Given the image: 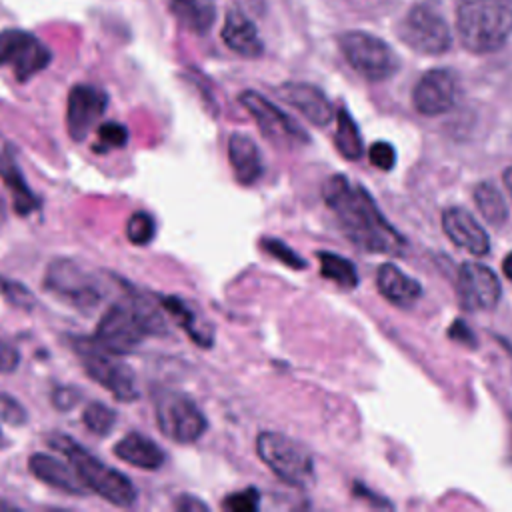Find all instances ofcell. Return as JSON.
Returning <instances> with one entry per match:
<instances>
[{
	"mask_svg": "<svg viewBox=\"0 0 512 512\" xmlns=\"http://www.w3.org/2000/svg\"><path fill=\"white\" fill-rule=\"evenodd\" d=\"M160 306L184 328V332L190 336V340L202 348H210L214 344V328L212 324L196 310L190 302H186L180 296H160Z\"/></svg>",
	"mask_w": 512,
	"mask_h": 512,
	"instance_id": "cell-21",
	"label": "cell"
},
{
	"mask_svg": "<svg viewBox=\"0 0 512 512\" xmlns=\"http://www.w3.org/2000/svg\"><path fill=\"white\" fill-rule=\"evenodd\" d=\"M376 286H378V292L388 302L398 304V306L412 304L422 294L418 280L410 278L406 272H402L396 264H390V262H386L378 268Z\"/></svg>",
	"mask_w": 512,
	"mask_h": 512,
	"instance_id": "cell-24",
	"label": "cell"
},
{
	"mask_svg": "<svg viewBox=\"0 0 512 512\" xmlns=\"http://www.w3.org/2000/svg\"><path fill=\"white\" fill-rule=\"evenodd\" d=\"M0 418L10 426H24L28 422V412L12 394L0 392Z\"/></svg>",
	"mask_w": 512,
	"mask_h": 512,
	"instance_id": "cell-35",
	"label": "cell"
},
{
	"mask_svg": "<svg viewBox=\"0 0 512 512\" xmlns=\"http://www.w3.org/2000/svg\"><path fill=\"white\" fill-rule=\"evenodd\" d=\"M456 30L474 54L500 50L512 34V0H458Z\"/></svg>",
	"mask_w": 512,
	"mask_h": 512,
	"instance_id": "cell-3",
	"label": "cell"
},
{
	"mask_svg": "<svg viewBox=\"0 0 512 512\" xmlns=\"http://www.w3.org/2000/svg\"><path fill=\"white\" fill-rule=\"evenodd\" d=\"M238 100L250 112V116L258 124L264 138H268L276 146L306 144L310 140L306 130L292 116L282 112L274 102H270L260 92L244 90V92H240Z\"/></svg>",
	"mask_w": 512,
	"mask_h": 512,
	"instance_id": "cell-12",
	"label": "cell"
},
{
	"mask_svg": "<svg viewBox=\"0 0 512 512\" xmlns=\"http://www.w3.org/2000/svg\"><path fill=\"white\" fill-rule=\"evenodd\" d=\"M278 96L298 110L314 126H326L334 118V108L328 96L314 84L308 82H284L278 88Z\"/></svg>",
	"mask_w": 512,
	"mask_h": 512,
	"instance_id": "cell-17",
	"label": "cell"
},
{
	"mask_svg": "<svg viewBox=\"0 0 512 512\" xmlns=\"http://www.w3.org/2000/svg\"><path fill=\"white\" fill-rule=\"evenodd\" d=\"M118 414L114 408H110L104 402H90L84 410H82V424L96 436H106L112 432V428L116 426Z\"/></svg>",
	"mask_w": 512,
	"mask_h": 512,
	"instance_id": "cell-29",
	"label": "cell"
},
{
	"mask_svg": "<svg viewBox=\"0 0 512 512\" xmlns=\"http://www.w3.org/2000/svg\"><path fill=\"white\" fill-rule=\"evenodd\" d=\"M336 150L346 160H358L364 152L362 148V136L354 122V118L348 114L346 108H340L336 112V136H334Z\"/></svg>",
	"mask_w": 512,
	"mask_h": 512,
	"instance_id": "cell-27",
	"label": "cell"
},
{
	"mask_svg": "<svg viewBox=\"0 0 512 512\" xmlns=\"http://www.w3.org/2000/svg\"><path fill=\"white\" fill-rule=\"evenodd\" d=\"M72 348L84 372L102 388H106L116 400L134 402L140 396L132 368L126 362H122L120 356L100 348L92 340V336L72 338Z\"/></svg>",
	"mask_w": 512,
	"mask_h": 512,
	"instance_id": "cell-7",
	"label": "cell"
},
{
	"mask_svg": "<svg viewBox=\"0 0 512 512\" xmlns=\"http://www.w3.org/2000/svg\"><path fill=\"white\" fill-rule=\"evenodd\" d=\"M456 296L460 306L468 312L492 310L502 296L500 280L488 266L464 262L456 278Z\"/></svg>",
	"mask_w": 512,
	"mask_h": 512,
	"instance_id": "cell-14",
	"label": "cell"
},
{
	"mask_svg": "<svg viewBox=\"0 0 512 512\" xmlns=\"http://www.w3.org/2000/svg\"><path fill=\"white\" fill-rule=\"evenodd\" d=\"M4 222H6V206H4V202L0 200V228L4 226Z\"/></svg>",
	"mask_w": 512,
	"mask_h": 512,
	"instance_id": "cell-44",
	"label": "cell"
},
{
	"mask_svg": "<svg viewBox=\"0 0 512 512\" xmlns=\"http://www.w3.org/2000/svg\"><path fill=\"white\" fill-rule=\"evenodd\" d=\"M448 336H450L452 340H456V342L464 344V346H470V348H474V346H476V338H474L472 330H470L462 320H456V322L450 326Z\"/></svg>",
	"mask_w": 512,
	"mask_h": 512,
	"instance_id": "cell-39",
	"label": "cell"
},
{
	"mask_svg": "<svg viewBox=\"0 0 512 512\" xmlns=\"http://www.w3.org/2000/svg\"><path fill=\"white\" fill-rule=\"evenodd\" d=\"M0 510H18V506L8 502V500H4V498H0Z\"/></svg>",
	"mask_w": 512,
	"mask_h": 512,
	"instance_id": "cell-43",
	"label": "cell"
},
{
	"mask_svg": "<svg viewBox=\"0 0 512 512\" xmlns=\"http://www.w3.org/2000/svg\"><path fill=\"white\" fill-rule=\"evenodd\" d=\"M0 294L4 296L6 302L20 310H32L36 304V296L26 284H20L16 280H10L0 274Z\"/></svg>",
	"mask_w": 512,
	"mask_h": 512,
	"instance_id": "cell-33",
	"label": "cell"
},
{
	"mask_svg": "<svg viewBox=\"0 0 512 512\" xmlns=\"http://www.w3.org/2000/svg\"><path fill=\"white\" fill-rule=\"evenodd\" d=\"M256 454L288 486L310 488L316 480L312 454L282 432H260L256 438Z\"/></svg>",
	"mask_w": 512,
	"mask_h": 512,
	"instance_id": "cell-6",
	"label": "cell"
},
{
	"mask_svg": "<svg viewBox=\"0 0 512 512\" xmlns=\"http://www.w3.org/2000/svg\"><path fill=\"white\" fill-rule=\"evenodd\" d=\"M474 202L480 210V214L484 216V220L492 226H502L508 220V206L506 200L502 196V192L498 190L496 184L492 182H480L474 188Z\"/></svg>",
	"mask_w": 512,
	"mask_h": 512,
	"instance_id": "cell-26",
	"label": "cell"
},
{
	"mask_svg": "<svg viewBox=\"0 0 512 512\" xmlns=\"http://www.w3.org/2000/svg\"><path fill=\"white\" fill-rule=\"evenodd\" d=\"M174 508H176L178 512H200V510L206 512L210 506H208L206 502H202L200 498H196V496L182 494V496H178V500L174 502Z\"/></svg>",
	"mask_w": 512,
	"mask_h": 512,
	"instance_id": "cell-40",
	"label": "cell"
},
{
	"mask_svg": "<svg viewBox=\"0 0 512 512\" xmlns=\"http://www.w3.org/2000/svg\"><path fill=\"white\" fill-rule=\"evenodd\" d=\"M398 34L408 48L426 56L444 54L452 44L450 26L434 0L414 4L400 22Z\"/></svg>",
	"mask_w": 512,
	"mask_h": 512,
	"instance_id": "cell-10",
	"label": "cell"
},
{
	"mask_svg": "<svg viewBox=\"0 0 512 512\" xmlns=\"http://www.w3.org/2000/svg\"><path fill=\"white\" fill-rule=\"evenodd\" d=\"M108 108V94L92 84H76L68 92L66 128L74 142H84Z\"/></svg>",
	"mask_w": 512,
	"mask_h": 512,
	"instance_id": "cell-15",
	"label": "cell"
},
{
	"mask_svg": "<svg viewBox=\"0 0 512 512\" xmlns=\"http://www.w3.org/2000/svg\"><path fill=\"white\" fill-rule=\"evenodd\" d=\"M338 46L346 62L370 82L388 80L400 68V60L390 44L370 32L346 30L338 36Z\"/></svg>",
	"mask_w": 512,
	"mask_h": 512,
	"instance_id": "cell-8",
	"label": "cell"
},
{
	"mask_svg": "<svg viewBox=\"0 0 512 512\" xmlns=\"http://www.w3.org/2000/svg\"><path fill=\"white\" fill-rule=\"evenodd\" d=\"M18 364H20L18 350L0 336V372L10 374L18 368Z\"/></svg>",
	"mask_w": 512,
	"mask_h": 512,
	"instance_id": "cell-37",
	"label": "cell"
},
{
	"mask_svg": "<svg viewBox=\"0 0 512 512\" xmlns=\"http://www.w3.org/2000/svg\"><path fill=\"white\" fill-rule=\"evenodd\" d=\"M322 198L346 238L360 250L392 256L406 250V238L384 218L364 186L350 182L344 174H334L324 182Z\"/></svg>",
	"mask_w": 512,
	"mask_h": 512,
	"instance_id": "cell-1",
	"label": "cell"
},
{
	"mask_svg": "<svg viewBox=\"0 0 512 512\" xmlns=\"http://www.w3.org/2000/svg\"><path fill=\"white\" fill-rule=\"evenodd\" d=\"M460 92V78L454 70L432 68L414 84L412 104L424 116H440L454 108Z\"/></svg>",
	"mask_w": 512,
	"mask_h": 512,
	"instance_id": "cell-13",
	"label": "cell"
},
{
	"mask_svg": "<svg viewBox=\"0 0 512 512\" xmlns=\"http://www.w3.org/2000/svg\"><path fill=\"white\" fill-rule=\"evenodd\" d=\"M48 444L68 458V462L74 466V470L78 472V476L90 492L98 494L102 500L118 508L134 506L138 494L126 474L104 464L94 454H90L80 442L66 434L54 432L48 438Z\"/></svg>",
	"mask_w": 512,
	"mask_h": 512,
	"instance_id": "cell-4",
	"label": "cell"
},
{
	"mask_svg": "<svg viewBox=\"0 0 512 512\" xmlns=\"http://www.w3.org/2000/svg\"><path fill=\"white\" fill-rule=\"evenodd\" d=\"M28 470L34 478H38L42 484L60 490L64 494L72 496H84L90 490L74 470V466H68L60 458L46 454V452H36L28 458Z\"/></svg>",
	"mask_w": 512,
	"mask_h": 512,
	"instance_id": "cell-18",
	"label": "cell"
},
{
	"mask_svg": "<svg viewBox=\"0 0 512 512\" xmlns=\"http://www.w3.org/2000/svg\"><path fill=\"white\" fill-rule=\"evenodd\" d=\"M154 414L158 430L176 444H194L208 428L200 406L184 392L164 390L156 396Z\"/></svg>",
	"mask_w": 512,
	"mask_h": 512,
	"instance_id": "cell-9",
	"label": "cell"
},
{
	"mask_svg": "<svg viewBox=\"0 0 512 512\" xmlns=\"http://www.w3.org/2000/svg\"><path fill=\"white\" fill-rule=\"evenodd\" d=\"M168 10L194 34H206L216 20V6L212 0H168Z\"/></svg>",
	"mask_w": 512,
	"mask_h": 512,
	"instance_id": "cell-25",
	"label": "cell"
},
{
	"mask_svg": "<svg viewBox=\"0 0 512 512\" xmlns=\"http://www.w3.org/2000/svg\"><path fill=\"white\" fill-rule=\"evenodd\" d=\"M228 162L238 184L252 186L264 174V162L256 142L244 134L234 132L228 138Z\"/></svg>",
	"mask_w": 512,
	"mask_h": 512,
	"instance_id": "cell-20",
	"label": "cell"
},
{
	"mask_svg": "<svg viewBox=\"0 0 512 512\" xmlns=\"http://www.w3.org/2000/svg\"><path fill=\"white\" fill-rule=\"evenodd\" d=\"M114 456L122 462L142 468V470H158L166 462L164 450L140 432H130L114 444Z\"/></svg>",
	"mask_w": 512,
	"mask_h": 512,
	"instance_id": "cell-22",
	"label": "cell"
},
{
	"mask_svg": "<svg viewBox=\"0 0 512 512\" xmlns=\"http://www.w3.org/2000/svg\"><path fill=\"white\" fill-rule=\"evenodd\" d=\"M44 290L84 314L94 312L106 296L102 278L86 264L68 256L54 258L46 266Z\"/></svg>",
	"mask_w": 512,
	"mask_h": 512,
	"instance_id": "cell-5",
	"label": "cell"
},
{
	"mask_svg": "<svg viewBox=\"0 0 512 512\" xmlns=\"http://www.w3.org/2000/svg\"><path fill=\"white\" fill-rule=\"evenodd\" d=\"M504 186H506V190L510 192V198H512V166H508L506 170H504Z\"/></svg>",
	"mask_w": 512,
	"mask_h": 512,
	"instance_id": "cell-42",
	"label": "cell"
},
{
	"mask_svg": "<svg viewBox=\"0 0 512 512\" xmlns=\"http://www.w3.org/2000/svg\"><path fill=\"white\" fill-rule=\"evenodd\" d=\"M368 158L378 170H392L396 164V150L390 142L378 140L368 148Z\"/></svg>",
	"mask_w": 512,
	"mask_h": 512,
	"instance_id": "cell-36",
	"label": "cell"
},
{
	"mask_svg": "<svg viewBox=\"0 0 512 512\" xmlns=\"http://www.w3.org/2000/svg\"><path fill=\"white\" fill-rule=\"evenodd\" d=\"M260 248L264 252H268L272 258H276L278 262H282L284 266L292 268V270H304L308 266L306 260L296 250H292L284 240H280V238L264 236V238H260Z\"/></svg>",
	"mask_w": 512,
	"mask_h": 512,
	"instance_id": "cell-32",
	"label": "cell"
},
{
	"mask_svg": "<svg viewBox=\"0 0 512 512\" xmlns=\"http://www.w3.org/2000/svg\"><path fill=\"white\" fill-rule=\"evenodd\" d=\"M444 234L466 252L474 256H484L490 250V238L478 220L464 208H448L442 214Z\"/></svg>",
	"mask_w": 512,
	"mask_h": 512,
	"instance_id": "cell-19",
	"label": "cell"
},
{
	"mask_svg": "<svg viewBox=\"0 0 512 512\" xmlns=\"http://www.w3.org/2000/svg\"><path fill=\"white\" fill-rule=\"evenodd\" d=\"M0 180L10 190L12 208L18 216H30L40 208V198L34 194V190L26 182L12 142L2 134H0Z\"/></svg>",
	"mask_w": 512,
	"mask_h": 512,
	"instance_id": "cell-16",
	"label": "cell"
},
{
	"mask_svg": "<svg viewBox=\"0 0 512 512\" xmlns=\"http://www.w3.org/2000/svg\"><path fill=\"white\" fill-rule=\"evenodd\" d=\"M222 508L228 512H256L260 508V492L254 486L232 492L222 500Z\"/></svg>",
	"mask_w": 512,
	"mask_h": 512,
	"instance_id": "cell-34",
	"label": "cell"
},
{
	"mask_svg": "<svg viewBox=\"0 0 512 512\" xmlns=\"http://www.w3.org/2000/svg\"><path fill=\"white\" fill-rule=\"evenodd\" d=\"M6 444H8V440H6V436H4V432H2V428H0V450H2Z\"/></svg>",
	"mask_w": 512,
	"mask_h": 512,
	"instance_id": "cell-45",
	"label": "cell"
},
{
	"mask_svg": "<svg viewBox=\"0 0 512 512\" xmlns=\"http://www.w3.org/2000/svg\"><path fill=\"white\" fill-rule=\"evenodd\" d=\"M126 236L136 246L150 244L154 240V236H156V222H154V218L148 212H144V210L134 212L128 218V222H126Z\"/></svg>",
	"mask_w": 512,
	"mask_h": 512,
	"instance_id": "cell-31",
	"label": "cell"
},
{
	"mask_svg": "<svg viewBox=\"0 0 512 512\" xmlns=\"http://www.w3.org/2000/svg\"><path fill=\"white\" fill-rule=\"evenodd\" d=\"M318 262H320V274L342 286V288H356L358 284V272H356V266L340 256V254H334V252H318Z\"/></svg>",
	"mask_w": 512,
	"mask_h": 512,
	"instance_id": "cell-28",
	"label": "cell"
},
{
	"mask_svg": "<svg viewBox=\"0 0 512 512\" xmlns=\"http://www.w3.org/2000/svg\"><path fill=\"white\" fill-rule=\"evenodd\" d=\"M502 272H504V276L512 282V252H508V254L504 256V260H502Z\"/></svg>",
	"mask_w": 512,
	"mask_h": 512,
	"instance_id": "cell-41",
	"label": "cell"
},
{
	"mask_svg": "<svg viewBox=\"0 0 512 512\" xmlns=\"http://www.w3.org/2000/svg\"><path fill=\"white\" fill-rule=\"evenodd\" d=\"M222 40L232 52L244 58H258L264 52V44L260 40L256 26L248 16L236 10L226 14V20L222 26Z\"/></svg>",
	"mask_w": 512,
	"mask_h": 512,
	"instance_id": "cell-23",
	"label": "cell"
},
{
	"mask_svg": "<svg viewBox=\"0 0 512 512\" xmlns=\"http://www.w3.org/2000/svg\"><path fill=\"white\" fill-rule=\"evenodd\" d=\"M52 402L60 410H70L78 402V390L70 386H56L52 392Z\"/></svg>",
	"mask_w": 512,
	"mask_h": 512,
	"instance_id": "cell-38",
	"label": "cell"
},
{
	"mask_svg": "<svg viewBox=\"0 0 512 512\" xmlns=\"http://www.w3.org/2000/svg\"><path fill=\"white\" fill-rule=\"evenodd\" d=\"M168 332L170 328L160 308L148 296L128 288V298L124 302L106 308L96 324L92 340L116 356H126L136 352L146 336H166Z\"/></svg>",
	"mask_w": 512,
	"mask_h": 512,
	"instance_id": "cell-2",
	"label": "cell"
},
{
	"mask_svg": "<svg viewBox=\"0 0 512 512\" xmlns=\"http://www.w3.org/2000/svg\"><path fill=\"white\" fill-rule=\"evenodd\" d=\"M50 60L52 52L34 34L24 30L0 32V66H8L18 82L42 72Z\"/></svg>",
	"mask_w": 512,
	"mask_h": 512,
	"instance_id": "cell-11",
	"label": "cell"
},
{
	"mask_svg": "<svg viewBox=\"0 0 512 512\" xmlns=\"http://www.w3.org/2000/svg\"><path fill=\"white\" fill-rule=\"evenodd\" d=\"M128 142V128L116 120H108L98 126L96 130V142L94 152H110L116 148H124Z\"/></svg>",
	"mask_w": 512,
	"mask_h": 512,
	"instance_id": "cell-30",
	"label": "cell"
}]
</instances>
